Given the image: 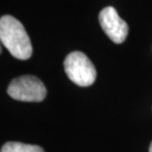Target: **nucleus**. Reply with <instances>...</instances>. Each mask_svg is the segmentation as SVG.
<instances>
[{
    "label": "nucleus",
    "instance_id": "3",
    "mask_svg": "<svg viewBox=\"0 0 152 152\" xmlns=\"http://www.w3.org/2000/svg\"><path fill=\"white\" fill-rule=\"evenodd\" d=\"M8 95L22 102H42L47 96V89L38 77L23 75L11 81L7 89Z\"/></svg>",
    "mask_w": 152,
    "mask_h": 152
},
{
    "label": "nucleus",
    "instance_id": "2",
    "mask_svg": "<svg viewBox=\"0 0 152 152\" xmlns=\"http://www.w3.org/2000/svg\"><path fill=\"white\" fill-rule=\"evenodd\" d=\"M64 70L68 78L80 87H88L96 80V68L81 51H73L65 57Z\"/></svg>",
    "mask_w": 152,
    "mask_h": 152
},
{
    "label": "nucleus",
    "instance_id": "4",
    "mask_svg": "<svg viewBox=\"0 0 152 152\" xmlns=\"http://www.w3.org/2000/svg\"><path fill=\"white\" fill-rule=\"evenodd\" d=\"M99 23L105 34L115 44H121L126 41L129 34V26L126 21L118 16L114 7L108 6L100 12Z\"/></svg>",
    "mask_w": 152,
    "mask_h": 152
},
{
    "label": "nucleus",
    "instance_id": "1",
    "mask_svg": "<svg viewBox=\"0 0 152 152\" xmlns=\"http://www.w3.org/2000/svg\"><path fill=\"white\" fill-rule=\"evenodd\" d=\"M0 39L14 57L21 60L31 57L33 48L29 36L22 23L13 16L5 15L0 19Z\"/></svg>",
    "mask_w": 152,
    "mask_h": 152
},
{
    "label": "nucleus",
    "instance_id": "5",
    "mask_svg": "<svg viewBox=\"0 0 152 152\" xmlns=\"http://www.w3.org/2000/svg\"><path fill=\"white\" fill-rule=\"evenodd\" d=\"M1 152H45L39 145L26 144L22 142H7L2 146Z\"/></svg>",
    "mask_w": 152,
    "mask_h": 152
},
{
    "label": "nucleus",
    "instance_id": "6",
    "mask_svg": "<svg viewBox=\"0 0 152 152\" xmlns=\"http://www.w3.org/2000/svg\"><path fill=\"white\" fill-rule=\"evenodd\" d=\"M149 152H152V142H151V144L149 146Z\"/></svg>",
    "mask_w": 152,
    "mask_h": 152
}]
</instances>
